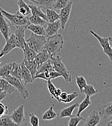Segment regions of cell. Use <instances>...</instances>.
<instances>
[{"label":"cell","instance_id":"cell-42","mask_svg":"<svg viewBox=\"0 0 112 126\" xmlns=\"http://www.w3.org/2000/svg\"><path fill=\"white\" fill-rule=\"evenodd\" d=\"M67 96H68V94L66 92H62V94H61V95L59 96L61 102H62L64 103L65 100L66 99V98L67 97Z\"/></svg>","mask_w":112,"mask_h":126},{"label":"cell","instance_id":"cell-8","mask_svg":"<svg viewBox=\"0 0 112 126\" xmlns=\"http://www.w3.org/2000/svg\"><path fill=\"white\" fill-rule=\"evenodd\" d=\"M10 115L12 120L17 126L22 125L26 121L24 113V106L23 105H20Z\"/></svg>","mask_w":112,"mask_h":126},{"label":"cell","instance_id":"cell-11","mask_svg":"<svg viewBox=\"0 0 112 126\" xmlns=\"http://www.w3.org/2000/svg\"><path fill=\"white\" fill-rule=\"evenodd\" d=\"M101 116L99 111L92 110L86 119L85 120V126H96L98 125L100 121Z\"/></svg>","mask_w":112,"mask_h":126},{"label":"cell","instance_id":"cell-6","mask_svg":"<svg viewBox=\"0 0 112 126\" xmlns=\"http://www.w3.org/2000/svg\"><path fill=\"white\" fill-rule=\"evenodd\" d=\"M89 32L98 40L100 46L103 49V52L108 56L110 60L112 61V47L109 38L101 37L92 30H90Z\"/></svg>","mask_w":112,"mask_h":126},{"label":"cell","instance_id":"cell-47","mask_svg":"<svg viewBox=\"0 0 112 126\" xmlns=\"http://www.w3.org/2000/svg\"><path fill=\"white\" fill-rule=\"evenodd\" d=\"M3 54H2L1 53H0V59L2 57H3Z\"/></svg>","mask_w":112,"mask_h":126},{"label":"cell","instance_id":"cell-32","mask_svg":"<svg viewBox=\"0 0 112 126\" xmlns=\"http://www.w3.org/2000/svg\"><path fill=\"white\" fill-rule=\"evenodd\" d=\"M0 126H17L11 119L10 115L6 114L0 118Z\"/></svg>","mask_w":112,"mask_h":126},{"label":"cell","instance_id":"cell-27","mask_svg":"<svg viewBox=\"0 0 112 126\" xmlns=\"http://www.w3.org/2000/svg\"><path fill=\"white\" fill-rule=\"evenodd\" d=\"M27 29L31 31L32 32L37 35L43 36H45L46 35V31L43 26L30 24L28 26Z\"/></svg>","mask_w":112,"mask_h":126},{"label":"cell","instance_id":"cell-3","mask_svg":"<svg viewBox=\"0 0 112 126\" xmlns=\"http://www.w3.org/2000/svg\"><path fill=\"white\" fill-rule=\"evenodd\" d=\"M55 71L60 73L66 82H70L72 80V77L70 71L67 69L64 63L62 62V58L60 56H55L51 58Z\"/></svg>","mask_w":112,"mask_h":126},{"label":"cell","instance_id":"cell-33","mask_svg":"<svg viewBox=\"0 0 112 126\" xmlns=\"http://www.w3.org/2000/svg\"><path fill=\"white\" fill-rule=\"evenodd\" d=\"M29 20L31 24L43 26L47 23V21L43 18L39 16H35L32 15V16L29 17Z\"/></svg>","mask_w":112,"mask_h":126},{"label":"cell","instance_id":"cell-43","mask_svg":"<svg viewBox=\"0 0 112 126\" xmlns=\"http://www.w3.org/2000/svg\"><path fill=\"white\" fill-rule=\"evenodd\" d=\"M62 91L61 90V89H60V88H56V89H55V94L56 96L59 99V100H60V101H61V100H60V99L59 96H60V95H61V94H62Z\"/></svg>","mask_w":112,"mask_h":126},{"label":"cell","instance_id":"cell-18","mask_svg":"<svg viewBox=\"0 0 112 126\" xmlns=\"http://www.w3.org/2000/svg\"><path fill=\"white\" fill-rule=\"evenodd\" d=\"M0 89L7 94H11L15 92L16 88L7 80L0 77Z\"/></svg>","mask_w":112,"mask_h":126},{"label":"cell","instance_id":"cell-21","mask_svg":"<svg viewBox=\"0 0 112 126\" xmlns=\"http://www.w3.org/2000/svg\"><path fill=\"white\" fill-rule=\"evenodd\" d=\"M78 105H79V103L78 102H75L67 107L64 108V109H63L60 112V118L62 119L67 117H70L72 115L74 110H75V109L76 108L78 107Z\"/></svg>","mask_w":112,"mask_h":126},{"label":"cell","instance_id":"cell-9","mask_svg":"<svg viewBox=\"0 0 112 126\" xmlns=\"http://www.w3.org/2000/svg\"><path fill=\"white\" fill-rule=\"evenodd\" d=\"M73 2L69 1L68 4L64 8L61 9L60 14V20L61 21V28L64 30L66 27V25L69 19L70 14L72 11L73 6Z\"/></svg>","mask_w":112,"mask_h":126},{"label":"cell","instance_id":"cell-20","mask_svg":"<svg viewBox=\"0 0 112 126\" xmlns=\"http://www.w3.org/2000/svg\"><path fill=\"white\" fill-rule=\"evenodd\" d=\"M22 63L25 65V66L29 69L30 71L32 79L33 81L34 80V77L37 73L38 65L35 60H28L24 59Z\"/></svg>","mask_w":112,"mask_h":126},{"label":"cell","instance_id":"cell-23","mask_svg":"<svg viewBox=\"0 0 112 126\" xmlns=\"http://www.w3.org/2000/svg\"><path fill=\"white\" fill-rule=\"evenodd\" d=\"M55 70L51 58L47 61L39 65L37 67V71L36 75L48 71Z\"/></svg>","mask_w":112,"mask_h":126},{"label":"cell","instance_id":"cell-39","mask_svg":"<svg viewBox=\"0 0 112 126\" xmlns=\"http://www.w3.org/2000/svg\"><path fill=\"white\" fill-rule=\"evenodd\" d=\"M30 116V123L32 126H39V119L34 113H32L29 114Z\"/></svg>","mask_w":112,"mask_h":126},{"label":"cell","instance_id":"cell-41","mask_svg":"<svg viewBox=\"0 0 112 126\" xmlns=\"http://www.w3.org/2000/svg\"><path fill=\"white\" fill-rule=\"evenodd\" d=\"M8 114V107L0 102V118Z\"/></svg>","mask_w":112,"mask_h":126},{"label":"cell","instance_id":"cell-30","mask_svg":"<svg viewBox=\"0 0 112 126\" xmlns=\"http://www.w3.org/2000/svg\"><path fill=\"white\" fill-rule=\"evenodd\" d=\"M12 67V63H5L0 67V77L4 78L10 75Z\"/></svg>","mask_w":112,"mask_h":126},{"label":"cell","instance_id":"cell-13","mask_svg":"<svg viewBox=\"0 0 112 126\" xmlns=\"http://www.w3.org/2000/svg\"><path fill=\"white\" fill-rule=\"evenodd\" d=\"M60 28H61V24L60 19L53 23L48 22V27L45 29L46 37L48 38L57 34Z\"/></svg>","mask_w":112,"mask_h":126},{"label":"cell","instance_id":"cell-26","mask_svg":"<svg viewBox=\"0 0 112 126\" xmlns=\"http://www.w3.org/2000/svg\"><path fill=\"white\" fill-rule=\"evenodd\" d=\"M46 17L47 22L49 23H53L59 20L60 15L53 9H46Z\"/></svg>","mask_w":112,"mask_h":126},{"label":"cell","instance_id":"cell-28","mask_svg":"<svg viewBox=\"0 0 112 126\" xmlns=\"http://www.w3.org/2000/svg\"><path fill=\"white\" fill-rule=\"evenodd\" d=\"M90 96L86 95L84 99L81 102L80 104H79L78 107V110L76 114L77 116H80L81 113L85 109H86L89 105L91 104L92 103L91 101H90Z\"/></svg>","mask_w":112,"mask_h":126},{"label":"cell","instance_id":"cell-7","mask_svg":"<svg viewBox=\"0 0 112 126\" xmlns=\"http://www.w3.org/2000/svg\"><path fill=\"white\" fill-rule=\"evenodd\" d=\"M28 26H22L16 27L15 31V40L16 47L23 50L25 43V32L27 29Z\"/></svg>","mask_w":112,"mask_h":126},{"label":"cell","instance_id":"cell-46","mask_svg":"<svg viewBox=\"0 0 112 126\" xmlns=\"http://www.w3.org/2000/svg\"><path fill=\"white\" fill-rule=\"evenodd\" d=\"M107 125L109 126H112V120H111L110 121H109V122L108 123V124H107Z\"/></svg>","mask_w":112,"mask_h":126},{"label":"cell","instance_id":"cell-15","mask_svg":"<svg viewBox=\"0 0 112 126\" xmlns=\"http://www.w3.org/2000/svg\"><path fill=\"white\" fill-rule=\"evenodd\" d=\"M60 77H62V75L57 71L55 70L48 71L36 75L34 77V80L36 79H42L47 81L48 80L56 79Z\"/></svg>","mask_w":112,"mask_h":126},{"label":"cell","instance_id":"cell-44","mask_svg":"<svg viewBox=\"0 0 112 126\" xmlns=\"http://www.w3.org/2000/svg\"><path fill=\"white\" fill-rule=\"evenodd\" d=\"M7 94L6 92H5L4 91H2L0 92V102L6 97Z\"/></svg>","mask_w":112,"mask_h":126},{"label":"cell","instance_id":"cell-5","mask_svg":"<svg viewBox=\"0 0 112 126\" xmlns=\"http://www.w3.org/2000/svg\"><path fill=\"white\" fill-rule=\"evenodd\" d=\"M7 80L11 85L16 89L22 96L23 99H26L29 97L30 94L26 89L25 85L22 83V81L16 77L9 75L2 78Z\"/></svg>","mask_w":112,"mask_h":126},{"label":"cell","instance_id":"cell-17","mask_svg":"<svg viewBox=\"0 0 112 126\" xmlns=\"http://www.w3.org/2000/svg\"><path fill=\"white\" fill-rule=\"evenodd\" d=\"M51 57V56L48 52L47 49L46 48H44L36 54L34 60L38 66L43 63L46 62Z\"/></svg>","mask_w":112,"mask_h":126},{"label":"cell","instance_id":"cell-24","mask_svg":"<svg viewBox=\"0 0 112 126\" xmlns=\"http://www.w3.org/2000/svg\"><path fill=\"white\" fill-rule=\"evenodd\" d=\"M22 72L21 63L13 62L12 63V67L10 73V75L16 77L22 81Z\"/></svg>","mask_w":112,"mask_h":126},{"label":"cell","instance_id":"cell-40","mask_svg":"<svg viewBox=\"0 0 112 126\" xmlns=\"http://www.w3.org/2000/svg\"><path fill=\"white\" fill-rule=\"evenodd\" d=\"M78 96V94L76 92H74L70 94H68L67 97L64 101V103H69L73 101Z\"/></svg>","mask_w":112,"mask_h":126},{"label":"cell","instance_id":"cell-2","mask_svg":"<svg viewBox=\"0 0 112 126\" xmlns=\"http://www.w3.org/2000/svg\"><path fill=\"white\" fill-rule=\"evenodd\" d=\"M46 36L39 35L32 32L30 37L25 39L26 43L36 53L46 48L47 43Z\"/></svg>","mask_w":112,"mask_h":126},{"label":"cell","instance_id":"cell-25","mask_svg":"<svg viewBox=\"0 0 112 126\" xmlns=\"http://www.w3.org/2000/svg\"><path fill=\"white\" fill-rule=\"evenodd\" d=\"M24 52V59L28 60H33L35 59L36 55V53L26 43L24 44V47L23 49Z\"/></svg>","mask_w":112,"mask_h":126},{"label":"cell","instance_id":"cell-29","mask_svg":"<svg viewBox=\"0 0 112 126\" xmlns=\"http://www.w3.org/2000/svg\"><path fill=\"white\" fill-rule=\"evenodd\" d=\"M54 105L50 106L48 110L43 113L42 115V119L44 120H51L57 117V114L54 110Z\"/></svg>","mask_w":112,"mask_h":126},{"label":"cell","instance_id":"cell-38","mask_svg":"<svg viewBox=\"0 0 112 126\" xmlns=\"http://www.w3.org/2000/svg\"><path fill=\"white\" fill-rule=\"evenodd\" d=\"M69 1V0H56L53 5V9L61 10L65 7Z\"/></svg>","mask_w":112,"mask_h":126},{"label":"cell","instance_id":"cell-35","mask_svg":"<svg viewBox=\"0 0 112 126\" xmlns=\"http://www.w3.org/2000/svg\"><path fill=\"white\" fill-rule=\"evenodd\" d=\"M85 120V119L80 116L77 115H72L70 118L68 125L69 126H77L81 121Z\"/></svg>","mask_w":112,"mask_h":126},{"label":"cell","instance_id":"cell-10","mask_svg":"<svg viewBox=\"0 0 112 126\" xmlns=\"http://www.w3.org/2000/svg\"><path fill=\"white\" fill-rule=\"evenodd\" d=\"M4 16L0 11V32L2 34L5 41H7L11 33V31L9 24L5 20Z\"/></svg>","mask_w":112,"mask_h":126},{"label":"cell","instance_id":"cell-1","mask_svg":"<svg viewBox=\"0 0 112 126\" xmlns=\"http://www.w3.org/2000/svg\"><path fill=\"white\" fill-rule=\"evenodd\" d=\"M64 40L61 34H56L48 37L47 39L46 48L51 57L55 56L63 48Z\"/></svg>","mask_w":112,"mask_h":126},{"label":"cell","instance_id":"cell-36","mask_svg":"<svg viewBox=\"0 0 112 126\" xmlns=\"http://www.w3.org/2000/svg\"><path fill=\"white\" fill-rule=\"evenodd\" d=\"M76 83L79 88L80 92H81L83 89L87 84V82L86 79L82 76H75Z\"/></svg>","mask_w":112,"mask_h":126},{"label":"cell","instance_id":"cell-34","mask_svg":"<svg viewBox=\"0 0 112 126\" xmlns=\"http://www.w3.org/2000/svg\"><path fill=\"white\" fill-rule=\"evenodd\" d=\"M98 92V91L94 88L92 85L87 84L81 93L85 94L86 95L91 96L93 95L97 94Z\"/></svg>","mask_w":112,"mask_h":126},{"label":"cell","instance_id":"cell-45","mask_svg":"<svg viewBox=\"0 0 112 126\" xmlns=\"http://www.w3.org/2000/svg\"><path fill=\"white\" fill-rule=\"evenodd\" d=\"M108 38H109V40L111 46V47H112V37H109Z\"/></svg>","mask_w":112,"mask_h":126},{"label":"cell","instance_id":"cell-22","mask_svg":"<svg viewBox=\"0 0 112 126\" xmlns=\"http://www.w3.org/2000/svg\"><path fill=\"white\" fill-rule=\"evenodd\" d=\"M17 4L18 6V11L23 16H28L32 14L31 10L29 6L23 0H17Z\"/></svg>","mask_w":112,"mask_h":126},{"label":"cell","instance_id":"cell-48","mask_svg":"<svg viewBox=\"0 0 112 126\" xmlns=\"http://www.w3.org/2000/svg\"><path fill=\"white\" fill-rule=\"evenodd\" d=\"M1 91H2V90H1L0 89V92H1Z\"/></svg>","mask_w":112,"mask_h":126},{"label":"cell","instance_id":"cell-19","mask_svg":"<svg viewBox=\"0 0 112 126\" xmlns=\"http://www.w3.org/2000/svg\"><path fill=\"white\" fill-rule=\"evenodd\" d=\"M21 72H22V79L24 81V85L26 86L27 84L31 83L33 82V80L30 71L22 63H21Z\"/></svg>","mask_w":112,"mask_h":126},{"label":"cell","instance_id":"cell-4","mask_svg":"<svg viewBox=\"0 0 112 126\" xmlns=\"http://www.w3.org/2000/svg\"><path fill=\"white\" fill-rule=\"evenodd\" d=\"M0 11L4 17H5L10 22L11 25L16 28L22 26H29L31 23L29 20V17H25L23 18L18 17L16 14H11L0 7Z\"/></svg>","mask_w":112,"mask_h":126},{"label":"cell","instance_id":"cell-12","mask_svg":"<svg viewBox=\"0 0 112 126\" xmlns=\"http://www.w3.org/2000/svg\"><path fill=\"white\" fill-rule=\"evenodd\" d=\"M99 112L101 118L107 119L112 116V102L99 105Z\"/></svg>","mask_w":112,"mask_h":126},{"label":"cell","instance_id":"cell-14","mask_svg":"<svg viewBox=\"0 0 112 126\" xmlns=\"http://www.w3.org/2000/svg\"><path fill=\"white\" fill-rule=\"evenodd\" d=\"M16 47V46L15 40V35L14 34H12L7 41H6V44L1 50L0 53H1L3 56H5L10 53Z\"/></svg>","mask_w":112,"mask_h":126},{"label":"cell","instance_id":"cell-16","mask_svg":"<svg viewBox=\"0 0 112 126\" xmlns=\"http://www.w3.org/2000/svg\"><path fill=\"white\" fill-rule=\"evenodd\" d=\"M41 9H53V5L56 0H27Z\"/></svg>","mask_w":112,"mask_h":126},{"label":"cell","instance_id":"cell-31","mask_svg":"<svg viewBox=\"0 0 112 126\" xmlns=\"http://www.w3.org/2000/svg\"><path fill=\"white\" fill-rule=\"evenodd\" d=\"M29 6L31 10V12L32 15L39 16L47 21L46 15L42 11L41 8L35 5L29 4Z\"/></svg>","mask_w":112,"mask_h":126},{"label":"cell","instance_id":"cell-37","mask_svg":"<svg viewBox=\"0 0 112 126\" xmlns=\"http://www.w3.org/2000/svg\"><path fill=\"white\" fill-rule=\"evenodd\" d=\"M47 81L48 88L49 92L51 96V97L52 98H55L57 101L61 102L59 99L55 94V89H56V86L54 85V84L53 83V82L51 80H48Z\"/></svg>","mask_w":112,"mask_h":126}]
</instances>
